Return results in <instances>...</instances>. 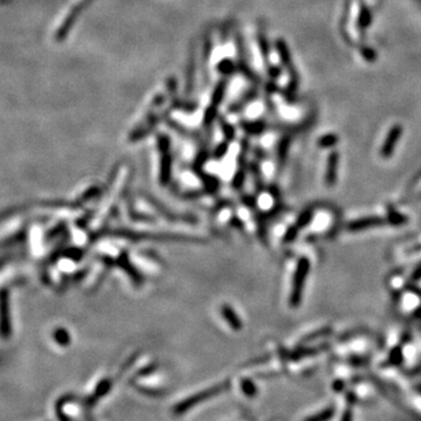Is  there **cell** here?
<instances>
[{
	"instance_id": "5b68a950",
	"label": "cell",
	"mask_w": 421,
	"mask_h": 421,
	"mask_svg": "<svg viewBox=\"0 0 421 421\" xmlns=\"http://www.w3.org/2000/svg\"><path fill=\"white\" fill-rule=\"evenodd\" d=\"M385 223H391L390 219H384L379 218V216H369V218H362L353 220L349 223L347 228L352 232H356V230H364L373 228V227H379V226H385Z\"/></svg>"
},
{
	"instance_id": "30bf717a",
	"label": "cell",
	"mask_w": 421,
	"mask_h": 421,
	"mask_svg": "<svg viewBox=\"0 0 421 421\" xmlns=\"http://www.w3.org/2000/svg\"><path fill=\"white\" fill-rule=\"evenodd\" d=\"M333 413H335L333 409H326L318 414L308 418V419H306V421H329L333 417Z\"/></svg>"
},
{
	"instance_id": "7c38bea8",
	"label": "cell",
	"mask_w": 421,
	"mask_h": 421,
	"mask_svg": "<svg viewBox=\"0 0 421 421\" xmlns=\"http://www.w3.org/2000/svg\"><path fill=\"white\" fill-rule=\"evenodd\" d=\"M342 421H352V414H351V411L350 410L345 411V413L343 414Z\"/></svg>"
},
{
	"instance_id": "9c48e42d",
	"label": "cell",
	"mask_w": 421,
	"mask_h": 421,
	"mask_svg": "<svg viewBox=\"0 0 421 421\" xmlns=\"http://www.w3.org/2000/svg\"><path fill=\"white\" fill-rule=\"evenodd\" d=\"M222 314H223V316H225L227 318V320H228L230 326H233V329H235V330L240 329V326H241V323H240V320L238 319V316H236L235 314H234L232 310H230L229 307H222Z\"/></svg>"
},
{
	"instance_id": "3957f363",
	"label": "cell",
	"mask_w": 421,
	"mask_h": 421,
	"mask_svg": "<svg viewBox=\"0 0 421 421\" xmlns=\"http://www.w3.org/2000/svg\"><path fill=\"white\" fill-rule=\"evenodd\" d=\"M397 308L405 316L416 315L417 313L421 312V294L407 287L406 289L398 293Z\"/></svg>"
},
{
	"instance_id": "7a4b0ae2",
	"label": "cell",
	"mask_w": 421,
	"mask_h": 421,
	"mask_svg": "<svg viewBox=\"0 0 421 421\" xmlns=\"http://www.w3.org/2000/svg\"><path fill=\"white\" fill-rule=\"evenodd\" d=\"M309 269H310L309 260L306 259V257L300 259L299 263H297L295 274H294L292 294H290V300H289V302L293 307H297L301 303V301H302L303 289H304V286H306V280H307V276H308Z\"/></svg>"
},
{
	"instance_id": "8992f818",
	"label": "cell",
	"mask_w": 421,
	"mask_h": 421,
	"mask_svg": "<svg viewBox=\"0 0 421 421\" xmlns=\"http://www.w3.org/2000/svg\"><path fill=\"white\" fill-rule=\"evenodd\" d=\"M402 128L399 125L393 126L392 129L390 130L389 135L386 137V140L384 142L382 146V150H380V155H382L383 158H389V157L392 156L394 152V149L398 144V140H399L400 136H402Z\"/></svg>"
},
{
	"instance_id": "52a82bcc",
	"label": "cell",
	"mask_w": 421,
	"mask_h": 421,
	"mask_svg": "<svg viewBox=\"0 0 421 421\" xmlns=\"http://www.w3.org/2000/svg\"><path fill=\"white\" fill-rule=\"evenodd\" d=\"M338 165H339L338 153L332 152L331 155L329 156V158H327L325 176H324V180H325V184L327 186L331 187L336 184L337 177H338Z\"/></svg>"
},
{
	"instance_id": "277c9868",
	"label": "cell",
	"mask_w": 421,
	"mask_h": 421,
	"mask_svg": "<svg viewBox=\"0 0 421 421\" xmlns=\"http://www.w3.org/2000/svg\"><path fill=\"white\" fill-rule=\"evenodd\" d=\"M225 385H220V386H215V387H212V389L207 390V391H204V392L197 394V396H193L191 398H189V399H186L185 402H183L180 404L179 406H177L176 409V413L177 414H180L183 412H185L186 410L191 409L197 404H199V402H203L204 399H209V398L215 396V394H218L219 392H221V391L225 389Z\"/></svg>"
},
{
	"instance_id": "6da1fadb",
	"label": "cell",
	"mask_w": 421,
	"mask_h": 421,
	"mask_svg": "<svg viewBox=\"0 0 421 421\" xmlns=\"http://www.w3.org/2000/svg\"><path fill=\"white\" fill-rule=\"evenodd\" d=\"M337 223V214L335 210L330 207H315L312 210V215L306 229L309 230V235L323 236L327 235L335 228Z\"/></svg>"
},
{
	"instance_id": "8fae6325",
	"label": "cell",
	"mask_w": 421,
	"mask_h": 421,
	"mask_svg": "<svg viewBox=\"0 0 421 421\" xmlns=\"http://www.w3.org/2000/svg\"><path fill=\"white\" fill-rule=\"evenodd\" d=\"M242 384V389L246 391L247 394H249V396H254V394H255V389H254L253 384H250L249 382H243Z\"/></svg>"
},
{
	"instance_id": "ba28073f",
	"label": "cell",
	"mask_w": 421,
	"mask_h": 421,
	"mask_svg": "<svg viewBox=\"0 0 421 421\" xmlns=\"http://www.w3.org/2000/svg\"><path fill=\"white\" fill-rule=\"evenodd\" d=\"M225 85H226V83L220 82L219 86L216 87L214 95H213L212 101H210V108L206 111V115H205V123H207V124H210V123L213 121V118H214L216 110H218V106H219L220 102H221V100H222L223 92H225V87H226Z\"/></svg>"
}]
</instances>
